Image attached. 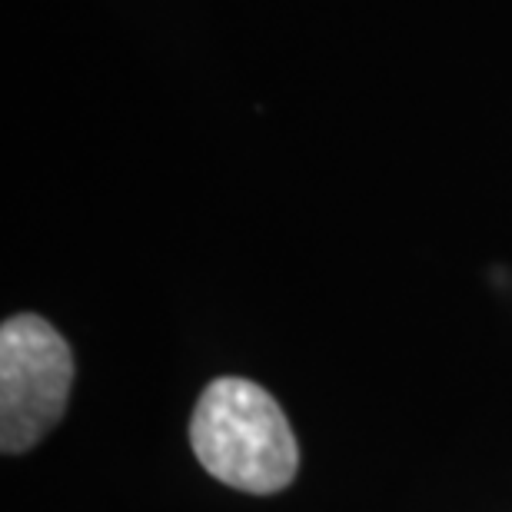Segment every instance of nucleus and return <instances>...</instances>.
Returning <instances> with one entry per match:
<instances>
[{
    "mask_svg": "<svg viewBox=\"0 0 512 512\" xmlns=\"http://www.w3.org/2000/svg\"><path fill=\"white\" fill-rule=\"evenodd\" d=\"M190 443L213 479L253 496L280 493L300 466L280 403L240 376H220L203 389L190 419Z\"/></svg>",
    "mask_w": 512,
    "mask_h": 512,
    "instance_id": "obj_1",
    "label": "nucleus"
},
{
    "mask_svg": "<svg viewBox=\"0 0 512 512\" xmlns=\"http://www.w3.org/2000/svg\"><path fill=\"white\" fill-rule=\"evenodd\" d=\"M74 383L67 340L34 313L0 326V449L27 453L60 423Z\"/></svg>",
    "mask_w": 512,
    "mask_h": 512,
    "instance_id": "obj_2",
    "label": "nucleus"
}]
</instances>
